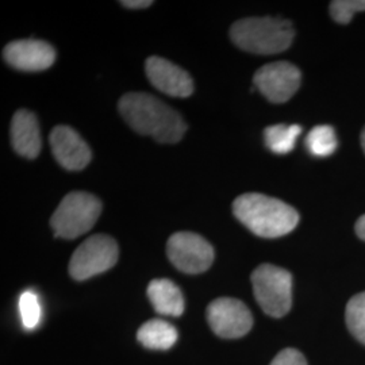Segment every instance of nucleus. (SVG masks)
I'll return each mask as SVG.
<instances>
[{
	"mask_svg": "<svg viewBox=\"0 0 365 365\" xmlns=\"http://www.w3.org/2000/svg\"><path fill=\"white\" fill-rule=\"evenodd\" d=\"M118 108L133 130L152 137L160 144H176L187 131L182 115L149 93H126Z\"/></svg>",
	"mask_w": 365,
	"mask_h": 365,
	"instance_id": "f257e3e1",
	"label": "nucleus"
},
{
	"mask_svg": "<svg viewBox=\"0 0 365 365\" xmlns=\"http://www.w3.org/2000/svg\"><path fill=\"white\" fill-rule=\"evenodd\" d=\"M233 212L253 235L262 238L283 237L299 223V214L294 207L280 199L255 192L238 196Z\"/></svg>",
	"mask_w": 365,
	"mask_h": 365,
	"instance_id": "f03ea898",
	"label": "nucleus"
},
{
	"mask_svg": "<svg viewBox=\"0 0 365 365\" xmlns=\"http://www.w3.org/2000/svg\"><path fill=\"white\" fill-rule=\"evenodd\" d=\"M230 37L235 45L255 54H276L291 46L295 30L292 24L282 18L261 16L237 21L230 29Z\"/></svg>",
	"mask_w": 365,
	"mask_h": 365,
	"instance_id": "7ed1b4c3",
	"label": "nucleus"
},
{
	"mask_svg": "<svg viewBox=\"0 0 365 365\" xmlns=\"http://www.w3.org/2000/svg\"><path fill=\"white\" fill-rule=\"evenodd\" d=\"M102 212V203L88 192L75 191L61 200L51 225L56 237L75 240L90 232Z\"/></svg>",
	"mask_w": 365,
	"mask_h": 365,
	"instance_id": "20e7f679",
	"label": "nucleus"
},
{
	"mask_svg": "<svg viewBox=\"0 0 365 365\" xmlns=\"http://www.w3.org/2000/svg\"><path fill=\"white\" fill-rule=\"evenodd\" d=\"M253 294L262 312L282 318L292 306V276L272 264H261L252 274Z\"/></svg>",
	"mask_w": 365,
	"mask_h": 365,
	"instance_id": "39448f33",
	"label": "nucleus"
},
{
	"mask_svg": "<svg viewBox=\"0 0 365 365\" xmlns=\"http://www.w3.org/2000/svg\"><path fill=\"white\" fill-rule=\"evenodd\" d=\"M119 249L110 235H95L87 238L69 261V274L78 282L103 274L117 264Z\"/></svg>",
	"mask_w": 365,
	"mask_h": 365,
	"instance_id": "423d86ee",
	"label": "nucleus"
},
{
	"mask_svg": "<svg viewBox=\"0 0 365 365\" xmlns=\"http://www.w3.org/2000/svg\"><path fill=\"white\" fill-rule=\"evenodd\" d=\"M167 253L170 262L184 274H203L214 261L211 244L192 232H179L170 235Z\"/></svg>",
	"mask_w": 365,
	"mask_h": 365,
	"instance_id": "0eeeda50",
	"label": "nucleus"
},
{
	"mask_svg": "<svg viewBox=\"0 0 365 365\" xmlns=\"http://www.w3.org/2000/svg\"><path fill=\"white\" fill-rule=\"evenodd\" d=\"M207 321L212 331L222 339L244 337L253 327L248 306L235 298H218L207 307Z\"/></svg>",
	"mask_w": 365,
	"mask_h": 365,
	"instance_id": "6e6552de",
	"label": "nucleus"
},
{
	"mask_svg": "<svg viewBox=\"0 0 365 365\" xmlns=\"http://www.w3.org/2000/svg\"><path fill=\"white\" fill-rule=\"evenodd\" d=\"M300 71L291 63L277 61L261 66L255 73V86L272 103L289 101L300 86Z\"/></svg>",
	"mask_w": 365,
	"mask_h": 365,
	"instance_id": "1a4fd4ad",
	"label": "nucleus"
},
{
	"mask_svg": "<svg viewBox=\"0 0 365 365\" xmlns=\"http://www.w3.org/2000/svg\"><path fill=\"white\" fill-rule=\"evenodd\" d=\"M3 58L10 66L24 72H39L51 68L56 60L52 45L39 39H21L10 42Z\"/></svg>",
	"mask_w": 365,
	"mask_h": 365,
	"instance_id": "9d476101",
	"label": "nucleus"
},
{
	"mask_svg": "<svg viewBox=\"0 0 365 365\" xmlns=\"http://www.w3.org/2000/svg\"><path fill=\"white\" fill-rule=\"evenodd\" d=\"M146 76L152 86L173 98H188L194 92V81L180 68L163 57H149L145 64Z\"/></svg>",
	"mask_w": 365,
	"mask_h": 365,
	"instance_id": "9b49d317",
	"label": "nucleus"
},
{
	"mask_svg": "<svg viewBox=\"0 0 365 365\" xmlns=\"http://www.w3.org/2000/svg\"><path fill=\"white\" fill-rule=\"evenodd\" d=\"M51 145L54 158L66 170H84L91 161L90 146L69 126H56L51 134Z\"/></svg>",
	"mask_w": 365,
	"mask_h": 365,
	"instance_id": "f8f14e48",
	"label": "nucleus"
},
{
	"mask_svg": "<svg viewBox=\"0 0 365 365\" xmlns=\"http://www.w3.org/2000/svg\"><path fill=\"white\" fill-rule=\"evenodd\" d=\"M11 144L19 156L36 158L41 152L38 120L29 110H19L11 122Z\"/></svg>",
	"mask_w": 365,
	"mask_h": 365,
	"instance_id": "ddd939ff",
	"label": "nucleus"
},
{
	"mask_svg": "<svg viewBox=\"0 0 365 365\" xmlns=\"http://www.w3.org/2000/svg\"><path fill=\"white\" fill-rule=\"evenodd\" d=\"M148 297L155 310L161 315L180 317L184 312L182 291L168 279L152 280L148 286Z\"/></svg>",
	"mask_w": 365,
	"mask_h": 365,
	"instance_id": "4468645a",
	"label": "nucleus"
},
{
	"mask_svg": "<svg viewBox=\"0 0 365 365\" xmlns=\"http://www.w3.org/2000/svg\"><path fill=\"white\" fill-rule=\"evenodd\" d=\"M178 330L170 322L163 319H150L140 327L137 339L148 349L167 351L178 341Z\"/></svg>",
	"mask_w": 365,
	"mask_h": 365,
	"instance_id": "2eb2a0df",
	"label": "nucleus"
},
{
	"mask_svg": "<svg viewBox=\"0 0 365 365\" xmlns=\"http://www.w3.org/2000/svg\"><path fill=\"white\" fill-rule=\"evenodd\" d=\"M300 133L299 125H272L264 131V140L271 152L283 156L294 150Z\"/></svg>",
	"mask_w": 365,
	"mask_h": 365,
	"instance_id": "dca6fc26",
	"label": "nucleus"
},
{
	"mask_svg": "<svg viewBox=\"0 0 365 365\" xmlns=\"http://www.w3.org/2000/svg\"><path fill=\"white\" fill-rule=\"evenodd\" d=\"M336 131L329 125H318L306 137V148L314 157L331 156L337 149Z\"/></svg>",
	"mask_w": 365,
	"mask_h": 365,
	"instance_id": "f3484780",
	"label": "nucleus"
},
{
	"mask_svg": "<svg viewBox=\"0 0 365 365\" xmlns=\"http://www.w3.org/2000/svg\"><path fill=\"white\" fill-rule=\"evenodd\" d=\"M345 318L353 337L365 345V292L354 295L348 302Z\"/></svg>",
	"mask_w": 365,
	"mask_h": 365,
	"instance_id": "a211bd4d",
	"label": "nucleus"
},
{
	"mask_svg": "<svg viewBox=\"0 0 365 365\" xmlns=\"http://www.w3.org/2000/svg\"><path fill=\"white\" fill-rule=\"evenodd\" d=\"M19 313L24 327L33 330L38 327L41 321V303L38 297L33 291H25L19 297Z\"/></svg>",
	"mask_w": 365,
	"mask_h": 365,
	"instance_id": "6ab92c4d",
	"label": "nucleus"
},
{
	"mask_svg": "<svg viewBox=\"0 0 365 365\" xmlns=\"http://www.w3.org/2000/svg\"><path fill=\"white\" fill-rule=\"evenodd\" d=\"M330 15L341 25H348L354 14L365 11V0H334L330 3Z\"/></svg>",
	"mask_w": 365,
	"mask_h": 365,
	"instance_id": "aec40b11",
	"label": "nucleus"
},
{
	"mask_svg": "<svg viewBox=\"0 0 365 365\" xmlns=\"http://www.w3.org/2000/svg\"><path fill=\"white\" fill-rule=\"evenodd\" d=\"M269 365H307L304 356L297 349H284L272 360Z\"/></svg>",
	"mask_w": 365,
	"mask_h": 365,
	"instance_id": "412c9836",
	"label": "nucleus"
},
{
	"mask_svg": "<svg viewBox=\"0 0 365 365\" xmlns=\"http://www.w3.org/2000/svg\"><path fill=\"white\" fill-rule=\"evenodd\" d=\"M120 4L128 9L140 10V9H146V7L152 6L153 1H150V0H126V1H120Z\"/></svg>",
	"mask_w": 365,
	"mask_h": 365,
	"instance_id": "4be33fe9",
	"label": "nucleus"
},
{
	"mask_svg": "<svg viewBox=\"0 0 365 365\" xmlns=\"http://www.w3.org/2000/svg\"><path fill=\"white\" fill-rule=\"evenodd\" d=\"M354 229H356V235L365 241V214L359 218V221L356 222Z\"/></svg>",
	"mask_w": 365,
	"mask_h": 365,
	"instance_id": "5701e85b",
	"label": "nucleus"
},
{
	"mask_svg": "<svg viewBox=\"0 0 365 365\" xmlns=\"http://www.w3.org/2000/svg\"><path fill=\"white\" fill-rule=\"evenodd\" d=\"M361 146H363V150L365 152V128L363 133H361Z\"/></svg>",
	"mask_w": 365,
	"mask_h": 365,
	"instance_id": "b1692460",
	"label": "nucleus"
}]
</instances>
